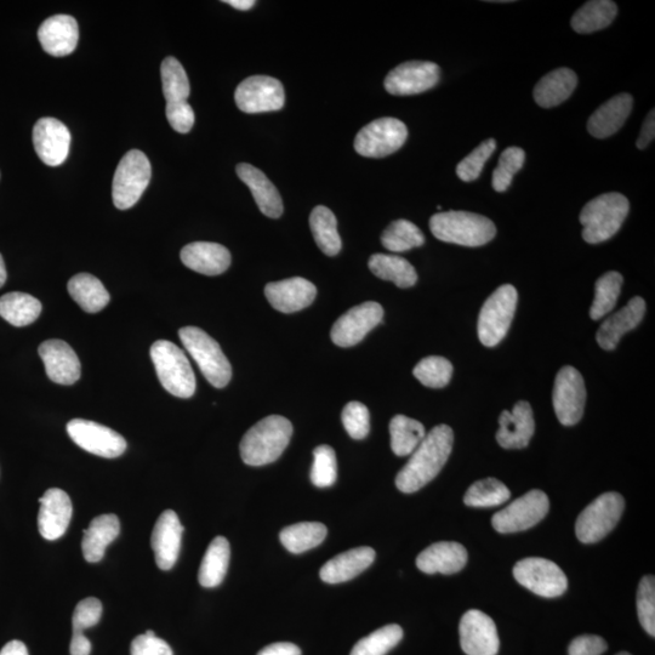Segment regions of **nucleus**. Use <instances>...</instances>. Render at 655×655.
Returning a JSON list of instances; mask_svg holds the SVG:
<instances>
[{
	"label": "nucleus",
	"instance_id": "nucleus-1",
	"mask_svg": "<svg viewBox=\"0 0 655 655\" xmlns=\"http://www.w3.org/2000/svg\"><path fill=\"white\" fill-rule=\"evenodd\" d=\"M454 432L448 425H438L426 434L406 466L398 472L396 486L402 493H414L440 474L452 453Z\"/></svg>",
	"mask_w": 655,
	"mask_h": 655
},
{
	"label": "nucleus",
	"instance_id": "nucleus-2",
	"mask_svg": "<svg viewBox=\"0 0 655 655\" xmlns=\"http://www.w3.org/2000/svg\"><path fill=\"white\" fill-rule=\"evenodd\" d=\"M292 435L293 425L284 417L270 415L260 420L244 435L239 446L244 463L250 466L275 463L286 451Z\"/></svg>",
	"mask_w": 655,
	"mask_h": 655
},
{
	"label": "nucleus",
	"instance_id": "nucleus-3",
	"mask_svg": "<svg viewBox=\"0 0 655 655\" xmlns=\"http://www.w3.org/2000/svg\"><path fill=\"white\" fill-rule=\"evenodd\" d=\"M430 230L442 242L471 248L484 246L497 235V227L486 216L454 210L432 216Z\"/></svg>",
	"mask_w": 655,
	"mask_h": 655
},
{
	"label": "nucleus",
	"instance_id": "nucleus-4",
	"mask_svg": "<svg viewBox=\"0 0 655 655\" xmlns=\"http://www.w3.org/2000/svg\"><path fill=\"white\" fill-rule=\"evenodd\" d=\"M629 210L628 198L622 193H605L591 199L580 213L585 242L598 244L608 241L620 230Z\"/></svg>",
	"mask_w": 655,
	"mask_h": 655
},
{
	"label": "nucleus",
	"instance_id": "nucleus-5",
	"mask_svg": "<svg viewBox=\"0 0 655 655\" xmlns=\"http://www.w3.org/2000/svg\"><path fill=\"white\" fill-rule=\"evenodd\" d=\"M150 355L157 377L170 395L190 398L196 392V377L185 352L170 341L158 340L151 346Z\"/></svg>",
	"mask_w": 655,
	"mask_h": 655
},
{
	"label": "nucleus",
	"instance_id": "nucleus-6",
	"mask_svg": "<svg viewBox=\"0 0 655 655\" xmlns=\"http://www.w3.org/2000/svg\"><path fill=\"white\" fill-rule=\"evenodd\" d=\"M179 336L209 384L216 389H224L229 385L232 378L231 364L212 336L197 327L181 328Z\"/></svg>",
	"mask_w": 655,
	"mask_h": 655
},
{
	"label": "nucleus",
	"instance_id": "nucleus-7",
	"mask_svg": "<svg viewBox=\"0 0 655 655\" xmlns=\"http://www.w3.org/2000/svg\"><path fill=\"white\" fill-rule=\"evenodd\" d=\"M518 294L511 284L499 287L483 304L478 317V338L487 347L500 344L514 320Z\"/></svg>",
	"mask_w": 655,
	"mask_h": 655
},
{
	"label": "nucleus",
	"instance_id": "nucleus-8",
	"mask_svg": "<svg viewBox=\"0 0 655 655\" xmlns=\"http://www.w3.org/2000/svg\"><path fill=\"white\" fill-rule=\"evenodd\" d=\"M152 176L151 163L144 152L131 150L119 162L113 178L112 198L116 208H133L144 195Z\"/></svg>",
	"mask_w": 655,
	"mask_h": 655
},
{
	"label": "nucleus",
	"instance_id": "nucleus-9",
	"mask_svg": "<svg viewBox=\"0 0 655 655\" xmlns=\"http://www.w3.org/2000/svg\"><path fill=\"white\" fill-rule=\"evenodd\" d=\"M625 508L622 495L608 492L597 499L579 515L575 524V533L584 544H594L612 532Z\"/></svg>",
	"mask_w": 655,
	"mask_h": 655
},
{
	"label": "nucleus",
	"instance_id": "nucleus-10",
	"mask_svg": "<svg viewBox=\"0 0 655 655\" xmlns=\"http://www.w3.org/2000/svg\"><path fill=\"white\" fill-rule=\"evenodd\" d=\"M407 138L406 124L396 118H380L357 134L355 150L363 157L384 158L400 150Z\"/></svg>",
	"mask_w": 655,
	"mask_h": 655
},
{
	"label": "nucleus",
	"instance_id": "nucleus-11",
	"mask_svg": "<svg viewBox=\"0 0 655 655\" xmlns=\"http://www.w3.org/2000/svg\"><path fill=\"white\" fill-rule=\"evenodd\" d=\"M549 509L548 495L534 489L497 512L492 518L493 528L503 534L527 531L544 520Z\"/></svg>",
	"mask_w": 655,
	"mask_h": 655
},
{
	"label": "nucleus",
	"instance_id": "nucleus-12",
	"mask_svg": "<svg viewBox=\"0 0 655 655\" xmlns=\"http://www.w3.org/2000/svg\"><path fill=\"white\" fill-rule=\"evenodd\" d=\"M514 577L524 588L541 597H558L568 588L566 574L555 562L545 558L531 557L517 562Z\"/></svg>",
	"mask_w": 655,
	"mask_h": 655
},
{
	"label": "nucleus",
	"instance_id": "nucleus-13",
	"mask_svg": "<svg viewBox=\"0 0 655 655\" xmlns=\"http://www.w3.org/2000/svg\"><path fill=\"white\" fill-rule=\"evenodd\" d=\"M68 436L91 454L113 459L121 457L127 449V441L110 427L84 419H74L67 424Z\"/></svg>",
	"mask_w": 655,
	"mask_h": 655
},
{
	"label": "nucleus",
	"instance_id": "nucleus-14",
	"mask_svg": "<svg viewBox=\"0 0 655 655\" xmlns=\"http://www.w3.org/2000/svg\"><path fill=\"white\" fill-rule=\"evenodd\" d=\"M555 413L565 426L578 424L583 418L586 389L582 374L573 367H563L558 372L552 392Z\"/></svg>",
	"mask_w": 655,
	"mask_h": 655
},
{
	"label": "nucleus",
	"instance_id": "nucleus-15",
	"mask_svg": "<svg viewBox=\"0 0 655 655\" xmlns=\"http://www.w3.org/2000/svg\"><path fill=\"white\" fill-rule=\"evenodd\" d=\"M236 105L244 113H264L282 110L286 93L281 82L269 76H253L238 85Z\"/></svg>",
	"mask_w": 655,
	"mask_h": 655
},
{
	"label": "nucleus",
	"instance_id": "nucleus-16",
	"mask_svg": "<svg viewBox=\"0 0 655 655\" xmlns=\"http://www.w3.org/2000/svg\"><path fill=\"white\" fill-rule=\"evenodd\" d=\"M440 78L441 68L434 62L409 61L387 74L384 85L391 95H417L435 88Z\"/></svg>",
	"mask_w": 655,
	"mask_h": 655
},
{
	"label": "nucleus",
	"instance_id": "nucleus-17",
	"mask_svg": "<svg viewBox=\"0 0 655 655\" xmlns=\"http://www.w3.org/2000/svg\"><path fill=\"white\" fill-rule=\"evenodd\" d=\"M383 317V306L374 301L352 307L334 323L330 332L333 343L340 347L360 344L370 330L383 321Z\"/></svg>",
	"mask_w": 655,
	"mask_h": 655
},
{
	"label": "nucleus",
	"instance_id": "nucleus-18",
	"mask_svg": "<svg viewBox=\"0 0 655 655\" xmlns=\"http://www.w3.org/2000/svg\"><path fill=\"white\" fill-rule=\"evenodd\" d=\"M460 645L467 655H497L499 636L497 626L486 613L471 609L460 620Z\"/></svg>",
	"mask_w": 655,
	"mask_h": 655
},
{
	"label": "nucleus",
	"instance_id": "nucleus-19",
	"mask_svg": "<svg viewBox=\"0 0 655 655\" xmlns=\"http://www.w3.org/2000/svg\"><path fill=\"white\" fill-rule=\"evenodd\" d=\"M71 133L55 118H42L33 128V145L37 155L49 167H59L70 153Z\"/></svg>",
	"mask_w": 655,
	"mask_h": 655
},
{
	"label": "nucleus",
	"instance_id": "nucleus-20",
	"mask_svg": "<svg viewBox=\"0 0 655 655\" xmlns=\"http://www.w3.org/2000/svg\"><path fill=\"white\" fill-rule=\"evenodd\" d=\"M39 356L51 381L59 385H73L81 379L82 367L77 353L62 340H48L39 346Z\"/></svg>",
	"mask_w": 655,
	"mask_h": 655
},
{
	"label": "nucleus",
	"instance_id": "nucleus-21",
	"mask_svg": "<svg viewBox=\"0 0 655 655\" xmlns=\"http://www.w3.org/2000/svg\"><path fill=\"white\" fill-rule=\"evenodd\" d=\"M39 503V533L47 540L60 539L71 523L73 506L70 497L61 489L51 488L39 498Z\"/></svg>",
	"mask_w": 655,
	"mask_h": 655
},
{
	"label": "nucleus",
	"instance_id": "nucleus-22",
	"mask_svg": "<svg viewBox=\"0 0 655 655\" xmlns=\"http://www.w3.org/2000/svg\"><path fill=\"white\" fill-rule=\"evenodd\" d=\"M184 527L173 510L164 511L159 516L151 537L156 563L162 571H169L178 561Z\"/></svg>",
	"mask_w": 655,
	"mask_h": 655
},
{
	"label": "nucleus",
	"instance_id": "nucleus-23",
	"mask_svg": "<svg viewBox=\"0 0 655 655\" xmlns=\"http://www.w3.org/2000/svg\"><path fill=\"white\" fill-rule=\"evenodd\" d=\"M265 295L273 309L294 313L306 309L315 301L317 288L305 278L293 277L267 284Z\"/></svg>",
	"mask_w": 655,
	"mask_h": 655
},
{
	"label": "nucleus",
	"instance_id": "nucleus-24",
	"mask_svg": "<svg viewBox=\"0 0 655 655\" xmlns=\"http://www.w3.org/2000/svg\"><path fill=\"white\" fill-rule=\"evenodd\" d=\"M497 441L505 449H523L531 442L535 431L531 404L517 402L512 412L504 410L499 418Z\"/></svg>",
	"mask_w": 655,
	"mask_h": 655
},
{
	"label": "nucleus",
	"instance_id": "nucleus-25",
	"mask_svg": "<svg viewBox=\"0 0 655 655\" xmlns=\"http://www.w3.org/2000/svg\"><path fill=\"white\" fill-rule=\"evenodd\" d=\"M38 39L49 55L56 58L70 55L78 44V22L68 15L51 16L39 27Z\"/></svg>",
	"mask_w": 655,
	"mask_h": 655
},
{
	"label": "nucleus",
	"instance_id": "nucleus-26",
	"mask_svg": "<svg viewBox=\"0 0 655 655\" xmlns=\"http://www.w3.org/2000/svg\"><path fill=\"white\" fill-rule=\"evenodd\" d=\"M645 313L646 301L641 296H635L622 310L614 313L602 323L596 334L598 345L606 351L614 350L625 333L639 326Z\"/></svg>",
	"mask_w": 655,
	"mask_h": 655
},
{
	"label": "nucleus",
	"instance_id": "nucleus-27",
	"mask_svg": "<svg viewBox=\"0 0 655 655\" xmlns=\"http://www.w3.org/2000/svg\"><path fill=\"white\" fill-rule=\"evenodd\" d=\"M181 261L205 276H219L229 270L231 253L218 243L195 242L181 250Z\"/></svg>",
	"mask_w": 655,
	"mask_h": 655
},
{
	"label": "nucleus",
	"instance_id": "nucleus-28",
	"mask_svg": "<svg viewBox=\"0 0 655 655\" xmlns=\"http://www.w3.org/2000/svg\"><path fill=\"white\" fill-rule=\"evenodd\" d=\"M237 175L249 187L260 212L267 218L278 219L283 214V202L276 186L252 164L237 165Z\"/></svg>",
	"mask_w": 655,
	"mask_h": 655
},
{
	"label": "nucleus",
	"instance_id": "nucleus-29",
	"mask_svg": "<svg viewBox=\"0 0 655 655\" xmlns=\"http://www.w3.org/2000/svg\"><path fill=\"white\" fill-rule=\"evenodd\" d=\"M467 563V551L455 541H440L425 549L417 558V567L426 574H454Z\"/></svg>",
	"mask_w": 655,
	"mask_h": 655
},
{
	"label": "nucleus",
	"instance_id": "nucleus-30",
	"mask_svg": "<svg viewBox=\"0 0 655 655\" xmlns=\"http://www.w3.org/2000/svg\"><path fill=\"white\" fill-rule=\"evenodd\" d=\"M375 551L368 546L343 552L321 568L320 577L327 584H341L356 578L372 566Z\"/></svg>",
	"mask_w": 655,
	"mask_h": 655
},
{
	"label": "nucleus",
	"instance_id": "nucleus-31",
	"mask_svg": "<svg viewBox=\"0 0 655 655\" xmlns=\"http://www.w3.org/2000/svg\"><path fill=\"white\" fill-rule=\"evenodd\" d=\"M632 96L619 94L598 107L589 118L588 130L596 139H607L623 127L632 111Z\"/></svg>",
	"mask_w": 655,
	"mask_h": 655
},
{
	"label": "nucleus",
	"instance_id": "nucleus-32",
	"mask_svg": "<svg viewBox=\"0 0 655 655\" xmlns=\"http://www.w3.org/2000/svg\"><path fill=\"white\" fill-rule=\"evenodd\" d=\"M121 533V522L116 515L108 514L94 518L84 531L82 550L85 560L96 563L105 556L108 545Z\"/></svg>",
	"mask_w": 655,
	"mask_h": 655
},
{
	"label": "nucleus",
	"instance_id": "nucleus-33",
	"mask_svg": "<svg viewBox=\"0 0 655 655\" xmlns=\"http://www.w3.org/2000/svg\"><path fill=\"white\" fill-rule=\"evenodd\" d=\"M577 84V74L569 68H558L540 79L534 88V100L543 108L556 107L571 98Z\"/></svg>",
	"mask_w": 655,
	"mask_h": 655
},
{
	"label": "nucleus",
	"instance_id": "nucleus-34",
	"mask_svg": "<svg viewBox=\"0 0 655 655\" xmlns=\"http://www.w3.org/2000/svg\"><path fill=\"white\" fill-rule=\"evenodd\" d=\"M231 549L229 540L216 537L210 543L199 567L198 580L203 588H216L226 577L229 569Z\"/></svg>",
	"mask_w": 655,
	"mask_h": 655
},
{
	"label": "nucleus",
	"instance_id": "nucleus-35",
	"mask_svg": "<svg viewBox=\"0 0 655 655\" xmlns=\"http://www.w3.org/2000/svg\"><path fill=\"white\" fill-rule=\"evenodd\" d=\"M68 293L81 309L88 313H98L110 303L108 294L100 279L89 273H79L68 282Z\"/></svg>",
	"mask_w": 655,
	"mask_h": 655
},
{
	"label": "nucleus",
	"instance_id": "nucleus-36",
	"mask_svg": "<svg viewBox=\"0 0 655 655\" xmlns=\"http://www.w3.org/2000/svg\"><path fill=\"white\" fill-rule=\"evenodd\" d=\"M368 265L375 276L395 283L398 288H410L418 282L417 271L401 256L374 254L370 256Z\"/></svg>",
	"mask_w": 655,
	"mask_h": 655
},
{
	"label": "nucleus",
	"instance_id": "nucleus-37",
	"mask_svg": "<svg viewBox=\"0 0 655 655\" xmlns=\"http://www.w3.org/2000/svg\"><path fill=\"white\" fill-rule=\"evenodd\" d=\"M617 14V4L611 0H592L573 15L571 25L577 33H594L611 25Z\"/></svg>",
	"mask_w": 655,
	"mask_h": 655
},
{
	"label": "nucleus",
	"instance_id": "nucleus-38",
	"mask_svg": "<svg viewBox=\"0 0 655 655\" xmlns=\"http://www.w3.org/2000/svg\"><path fill=\"white\" fill-rule=\"evenodd\" d=\"M42 313V304L26 293H9L0 298V317L14 327L30 326Z\"/></svg>",
	"mask_w": 655,
	"mask_h": 655
},
{
	"label": "nucleus",
	"instance_id": "nucleus-39",
	"mask_svg": "<svg viewBox=\"0 0 655 655\" xmlns=\"http://www.w3.org/2000/svg\"><path fill=\"white\" fill-rule=\"evenodd\" d=\"M327 534V527L323 523L301 522L284 528L279 533V539L284 548L292 554H303L321 545Z\"/></svg>",
	"mask_w": 655,
	"mask_h": 655
},
{
	"label": "nucleus",
	"instance_id": "nucleus-40",
	"mask_svg": "<svg viewBox=\"0 0 655 655\" xmlns=\"http://www.w3.org/2000/svg\"><path fill=\"white\" fill-rule=\"evenodd\" d=\"M310 226L313 238L324 254L335 256L340 253L343 243L338 232V221L332 210L318 205L312 210Z\"/></svg>",
	"mask_w": 655,
	"mask_h": 655
},
{
	"label": "nucleus",
	"instance_id": "nucleus-41",
	"mask_svg": "<svg viewBox=\"0 0 655 655\" xmlns=\"http://www.w3.org/2000/svg\"><path fill=\"white\" fill-rule=\"evenodd\" d=\"M391 448L397 457L412 455L423 442L426 431L418 420L396 415L390 423Z\"/></svg>",
	"mask_w": 655,
	"mask_h": 655
},
{
	"label": "nucleus",
	"instance_id": "nucleus-42",
	"mask_svg": "<svg viewBox=\"0 0 655 655\" xmlns=\"http://www.w3.org/2000/svg\"><path fill=\"white\" fill-rule=\"evenodd\" d=\"M383 246L393 253L408 252L413 248L423 246L425 243L424 233L417 225L408 220H396L387 227L381 236Z\"/></svg>",
	"mask_w": 655,
	"mask_h": 655
},
{
	"label": "nucleus",
	"instance_id": "nucleus-43",
	"mask_svg": "<svg viewBox=\"0 0 655 655\" xmlns=\"http://www.w3.org/2000/svg\"><path fill=\"white\" fill-rule=\"evenodd\" d=\"M624 278L619 272H607L597 279L595 286V300L591 305L590 317L594 321L602 320L617 304L622 292Z\"/></svg>",
	"mask_w": 655,
	"mask_h": 655
},
{
	"label": "nucleus",
	"instance_id": "nucleus-44",
	"mask_svg": "<svg viewBox=\"0 0 655 655\" xmlns=\"http://www.w3.org/2000/svg\"><path fill=\"white\" fill-rule=\"evenodd\" d=\"M510 497V489L503 482L497 478H484L467 489L464 503L471 508H493L506 503Z\"/></svg>",
	"mask_w": 655,
	"mask_h": 655
},
{
	"label": "nucleus",
	"instance_id": "nucleus-45",
	"mask_svg": "<svg viewBox=\"0 0 655 655\" xmlns=\"http://www.w3.org/2000/svg\"><path fill=\"white\" fill-rule=\"evenodd\" d=\"M164 98L168 102H182L190 98L191 87L185 68L175 58H167L161 67Z\"/></svg>",
	"mask_w": 655,
	"mask_h": 655
},
{
	"label": "nucleus",
	"instance_id": "nucleus-46",
	"mask_svg": "<svg viewBox=\"0 0 655 655\" xmlns=\"http://www.w3.org/2000/svg\"><path fill=\"white\" fill-rule=\"evenodd\" d=\"M402 639L403 630L400 625H386L358 641L350 655H386Z\"/></svg>",
	"mask_w": 655,
	"mask_h": 655
},
{
	"label": "nucleus",
	"instance_id": "nucleus-47",
	"mask_svg": "<svg viewBox=\"0 0 655 655\" xmlns=\"http://www.w3.org/2000/svg\"><path fill=\"white\" fill-rule=\"evenodd\" d=\"M414 377L431 389L447 386L453 375V364L447 358L431 356L421 360L413 370Z\"/></svg>",
	"mask_w": 655,
	"mask_h": 655
},
{
	"label": "nucleus",
	"instance_id": "nucleus-48",
	"mask_svg": "<svg viewBox=\"0 0 655 655\" xmlns=\"http://www.w3.org/2000/svg\"><path fill=\"white\" fill-rule=\"evenodd\" d=\"M524 161H526V153L522 148H506L501 153L498 167L493 172V189L497 192L508 191L514 176L522 169Z\"/></svg>",
	"mask_w": 655,
	"mask_h": 655
},
{
	"label": "nucleus",
	"instance_id": "nucleus-49",
	"mask_svg": "<svg viewBox=\"0 0 655 655\" xmlns=\"http://www.w3.org/2000/svg\"><path fill=\"white\" fill-rule=\"evenodd\" d=\"M313 465L311 469V482L318 488L332 487L338 477V464L334 449L329 446H320L313 451Z\"/></svg>",
	"mask_w": 655,
	"mask_h": 655
},
{
	"label": "nucleus",
	"instance_id": "nucleus-50",
	"mask_svg": "<svg viewBox=\"0 0 655 655\" xmlns=\"http://www.w3.org/2000/svg\"><path fill=\"white\" fill-rule=\"evenodd\" d=\"M497 142L494 139L483 141L469 156L458 164L457 175L464 182L475 181L480 178L484 164L492 157Z\"/></svg>",
	"mask_w": 655,
	"mask_h": 655
},
{
	"label": "nucleus",
	"instance_id": "nucleus-51",
	"mask_svg": "<svg viewBox=\"0 0 655 655\" xmlns=\"http://www.w3.org/2000/svg\"><path fill=\"white\" fill-rule=\"evenodd\" d=\"M637 614L640 623L649 635L655 636V579L653 575L643 578L637 591Z\"/></svg>",
	"mask_w": 655,
	"mask_h": 655
},
{
	"label": "nucleus",
	"instance_id": "nucleus-52",
	"mask_svg": "<svg viewBox=\"0 0 655 655\" xmlns=\"http://www.w3.org/2000/svg\"><path fill=\"white\" fill-rule=\"evenodd\" d=\"M341 420L347 434H349L353 440H363L369 434L370 430V415L369 410L361 402H350L347 403L343 414H341Z\"/></svg>",
	"mask_w": 655,
	"mask_h": 655
},
{
	"label": "nucleus",
	"instance_id": "nucleus-53",
	"mask_svg": "<svg viewBox=\"0 0 655 655\" xmlns=\"http://www.w3.org/2000/svg\"><path fill=\"white\" fill-rule=\"evenodd\" d=\"M101 615L102 603L98 598H85L74 609L72 618L73 632H82L84 634V630L93 628L100 622Z\"/></svg>",
	"mask_w": 655,
	"mask_h": 655
},
{
	"label": "nucleus",
	"instance_id": "nucleus-54",
	"mask_svg": "<svg viewBox=\"0 0 655 655\" xmlns=\"http://www.w3.org/2000/svg\"><path fill=\"white\" fill-rule=\"evenodd\" d=\"M165 115L172 128L180 134L190 133L195 124V112L187 101L168 102Z\"/></svg>",
	"mask_w": 655,
	"mask_h": 655
},
{
	"label": "nucleus",
	"instance_id": "nucleus-55",
	"mask_svg": "<svg viewBox=\"0 0 655 655\" xmlns=\"http://www.w3.org/2000/svg\"><path fill=\"white\" fill-rule=\"evenodd\" d=\"M131 655H174L172 647L162 639H158L155 632L148 630L146 634L135 637L131 642Z\"/></svg>",
	"mask_w": 655,
	"mask_h": 655
},
{
	"label": "nucleus",
	"instance_id": "nucleus-56",
	"mask_svg": "<svg viewBox=\"0 0 655 655\" xmlns=\"http://www.w3.org/2000/svg\"><path fill=\"white\" fill-rule=\"evenodd\" d=\"M607 648V642L602 637L584 635L572 641L568 653L569 655H602Z\"/></svg>",
	"mask_w": 655,
	"mask_h": 655
},
{
	"label": "nucleus",
	"instance_id": "nucleus-57",
	"mask_svg": "<svg viewBox=\"0 0 655 655\" xmlns=\"http://www.w3.org/2000/svg\"><path fill=\"white\" fill-rule=\"evenodd\" d=\"M655 136V113L654 110L648 113L645 123L642 125L641 133L639 139L636 141V146L639 150H645V148L651 144Z\"/></svg>",
	"mask_w": 655,
	"mask_h": 655
},
{
	"label": "nucleus",
	"instance_id": "nucleus-58",
	"mask_svg": "<svg viewBox=\"0 0 655 655\" xmlns=\"http://www.w3.org/2000/svg\"><path fill=\"white\" fill-rule=\"evenodd\" d=\"M258 655H301V649L290 642H277L261 649Z\"/></svg>",
	"mask_w": 655,
	"mask_h": 655
},
{
	"label": "nucleus",
	"instance_id": "nucleus-59",
	"mask_svg": "<svg viewBox=\"0 0 655 655\" xmlns=\"http://www.w3.org/2000/svg\"><path fill=\"white\" fill-rule=\"evenodd\" d=\"M70 652L71 655H90L91 643L88 637H85L82 632H73Z\"/></svg>",
	"mask_w": 655,
	"mask_h": 655
},
{
	"label": "nucleus",
	"instance_id": "nucleus-60",
	"mask_svg": "<svg viewBox=\"0 0 655 655\" xmlns=\"http://www.w3.org/2000/svg\"><path fill=\"white\" fill-rule=\"evenodd\" d=\"M0 655H30L28 654V649L25 645V643H22L21 641H10L5 645L0 651Z\"/></svg>",
	"mask_w": 655,
	"mask_h": 655
},
{
	"label": "nucleus",
	"instance_id": "nucleus-61",
	"mask_svg": "<svg viewBox=\"0 0 655 655\" xmlns=\"http://www.w3.org/2000/svg\"><path fill=\"white\" fill-rule=\"evenodd\" d=\"M225 3L231 5L232 8L242 11L252 9L256 4L255 0H226Z\"/></svg>",
	"mask_w": 655,
	"mask_h": 655
},
{
	"label": "nucleus",
	"instance_id": "nucleus-62",
	"mask_svg": "<svg viewBox=\"0 0 655 655\" xmlns=\"http://www.w3.org/2000/svg\"><path fill=\"white\" fill-rule=\"evenodd\" d=\"M7 269H5V264L2 254H0V288H2L7 282Z\"/></svg>",
	"mask_w": 655,
	"mask_h": 655
},
{
	"label": "nucleus",
	"instance_id": "nucleus-63",
	"mask_svg": "<svg viewBox=\"0 0 655 655\" xmlns=\"http://www.w3.org/2000/svg\"><path fill=\"white\" fill-rule=\"evenodd\" d=\"M617 655H631V654L628 652H622V653H618Z\"/></svg>",
	"mask_w": 655,
	"mask_h": 655
}]
</instances>
